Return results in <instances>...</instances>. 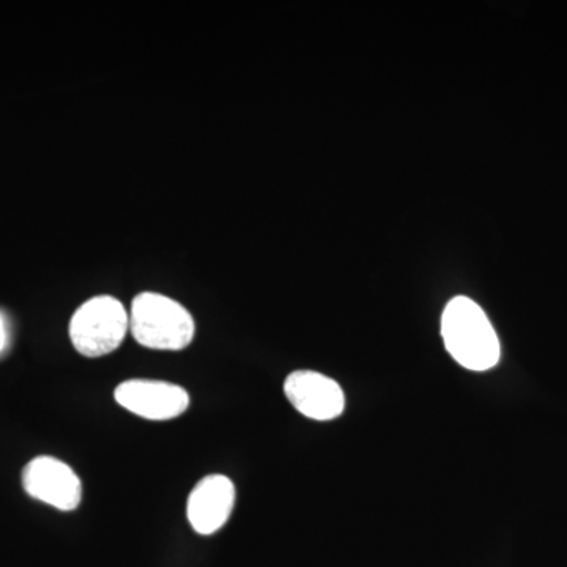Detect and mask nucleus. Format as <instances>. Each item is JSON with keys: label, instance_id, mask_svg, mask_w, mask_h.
<instances>
[{"label": "nucleus", "instance_id": "obj_1", "mask_svg": "<svg viewBox=\"0 0 567 567\" xmlns=\"http://www.w3.org/2000/svg\"><path fill=\"white\" fill-rule=\"evenodd\" d=\"M442 338L447 353L468 371H491L502 357L498 334L486 312L472 298L462 295L445 306Z\"/></svg>", "mask_w": 567, "mask_h": 567}, {"label": "nucleus", "instance_id": "obj_2", "mask_svg": "<svg viewBox=\"0 0 567 567\" xmlns=\"http://www.w3.org/2000/svg\"><path fill=\"white\" fill-rule=\"evenodd\" d=\"M128 315L130 333L147 349L177 352L192 344L196 333L192 312L163 293L137 295Z\"/></svg>", "mask_w": 567, "mask_h": 567}, {"label": "nucleus", "instance_id": "obj_3", "mask_svg": "<svg viewBox=\"0 0 567 567\" xmlns=\"http://www.w3.org/2000/svg\"><path fill=\"white\" fill-rule=\"evenodd\" d=\"M130 331V315L117 298L100 295L85 301L70 320L71 344L87 358L110 354Z\"/></svg>", "mask_w": 567, "mask_h": 567}, {"label": "nucleus", "instance_id": "obj_4", "mask_svg": "<svg viewBox=\"0 0 567 567\" xmlns=\"http://www.w3.org/2000/svg\"><path fill=\"white\" fill-rule=\"evenodd\" d=\"M22 486L32 498L65 513L76 509L82 499L80 477L65 462L50 456L29 462L22 472Z\"/></svg>", "mask_w": 567, "mask_h": 567}, {"label": "nucleus", "instance_id": "obj_5", "mask_svg": "<svg viewBox=\"0 0 567 567\" xmlns=\"http://www.w3.org/2000/svg\"><path fill=\"white\" fill-rule=\"evenodd\" d=\"M114 395L123 409L152 421L174 420L189 406V394L182 386L162 380H126Z\"/></svg>", "mask_w": 567, "mask_h": 567}, {"label": "nucleus", "instance_id": "obj_6", "mask_svg": "<svg viewBox=\"0 0 567 567\" xmlns=\"http://www.w3.org/2000/svg\"><path fill=\"white\" fill-rule=\"evenodd\" d=\"M284 393L290 404L309 420L331 421L344 413V390L336 380L320 372H292L284 382Z\"/></svg>", "mask_w": 567, "mask_h": 567}, {"label": "nucleus", "instance_id": "obj_7", "mask_svg": "<svg viewBox=\"0 0 567 567\" xmlns=\"http://www.w3.org/2000/svg\"><path fill=\"white\" fill-rule=\"evenodd\" d=\"M234 506L233 481L224 475H208L189 494L186 516L197 535L210 536L227 524Z\"/></svg>", "mask_w": 567, "mask_h": 567}, {"label": "nucleus", "instance_id": "obj_8", "mask_svg": "<svg viewBox=\"0 0 567 567\" xmlns=\"http://www.w3.org/2000/svg\"><path fill=\"white\" fill-rule=\"evenodd\" d=\"M7 341H9V333H7L6 320H3L2 315H0V352L6 349Z\"/></svg>", "mask_w": 567, "mask_h": 567}]
</instances>
